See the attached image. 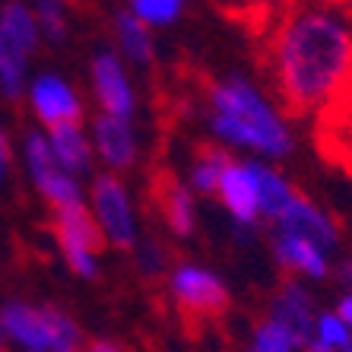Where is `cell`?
<instances>
[{
    "instance_id": "7",
    "label": "cell",
    "mask_w": 352,
    "mask_h": 352,
    "mask_svg": "<svg viewBox=\"0 0 352 352\" xmlns=\"http://www.w3.org/2000/svg\"><path fill=\"white\" fill-rule=\"evenodd\" d=\"M25 159H29V172H32L38 190L51 200V206H70V204H82L80 200V188L76 181L64 172L51 153L48 140L41 133H29L25 137Z\"/></svg>"
},
{
    "instance_id": "26",
    "label": "cell",
    "mask_w": 352,
    "mask_h": 352,
    "mask_svg": "<svg viewBox=\"0 0 352 352\" xmlns=\"http://www.w3.org/2000/svg\"><path fill=\"white\" fill-rule=\"evenodd\" d=\"M162 251L165 248H153V245H146L143 248V251H140V261H143V273H146V276H159V273H162Z\"/></svg>"
},
{
    "instance_id": "23",
    "label": "cell",
    "mask_w": 352,
    "mask_h": 352,
    "mask_svg": "<svg viewBox=\"0 0 352 352\" xmlns=\"http://www.w3.org/2000/svg\"><path fill=\"white\" fill-rule=\"evenodd\" d=\"M311 336L320 346H327V349H333V352L346 349V346L352 343L349 327H346L343 320H340V314H333V311H324L318 320H314V333Z\"/></svg>"
},
{
    "instance_id": "27",
    "label": "cell",
    "mask_w": 352,
    "mask_h": 352,
    "mask_svg": "<svg viewBox=\"0 0 352 352\" xmlns=\"http://www.w3.org/2000/svg\"><path fill=\"white\" fill-rule=\"evenodd\" d=\"M86 352H124V346L115 343V340H92L86 346Z\"/></svg>"
},
{
    "instance_id": "19",
    "label": "cell",
    "mask_w": 352,
    "mask_h": 352,
    "mask_svg": "<svg viewBox=\"0 0 352 352\" xmlns=\"http://www.w3.org/2000/svg\"><path fill=\"white\" fill-rule=\"evenodd\" d=\"M115 32L121 41L124 54L137 64H149L153 60V35H149V25L140 23L131 10H121L115 16Z\"/></svg>"
},
{
    "instance_id": "9",
    "label": "cell",
    "mask_w": 352,
    "mask_h": 352,
    "mask_svg": "<svg viewBox=\"0 0 352 352\" xmlns=\"http://www.w3.org/2000/svg\"><path fill=\"white\" fill-rule=\"evenodd\" d=\"M92 86H96V98H98V105L105 108V115L124 118V121L131 118L133 92H131V86H127L121 60H118L111 51H102V54L92 60Z\"/></svg>"
},
{
    "instance_id": "16",
    "label": "cell",
    "mask_w": 352,
    "mask_h": 352,
    "mask_svg": "<svg viewBox=\"0 0 352 352\" xmlns=\"http://www.w3.org/2000/svg\"><path fill=\"white\" fill-rule=\"evenodd\" d=\"M273 248H276V261L283 263L286 270L305 273V276H314V279H324L330 273L327 251L318 248L314 241H308V238L292 235V232H283Z\"/></svg>"
},
{
    "instance_id": "8",
    "label": "cell",
    "mask_w": 352,
    "mask_h": 352,
    "mask_svg": "<svg viewBox=\"0 0 352 352\" xmlns=\"http://www.w3.org/2000/svg\"><path fill=\"white\" fill-rule=\"evenodd\" d=\"M276 222L283 232L308 238V241H314V245L324 248V251L340 245V229L333 226V219L302 194H292V200L286 204V210L279 213Z\"/></svg>"
},
{
    "instance_id": "34",
    "label": "cell",
    "mask_w": 352,
    "mask_h": 352,
    "mask_svg": "<svg viewBox=\"0 0 352 352\" xmlns=\"http://www.w3.org/2000/svg\"><path fill=\"white\" fill-rule=\"evenodd\" d=\"M336 3H346V0H336Z\"/></svg>"
},
{
    "instance_id": "33",
    "label": "cell",
    "mask_w": 352,
    "mask_h": 352,
    "mask_svg": "<svg viewBox=\"0 0 352 352\" xmlns=\"http://www.w3.org/2000/svg\"><path fill=\"white\" fill-rule=\"evenodd\" d=\"M340 352H352V343H349V346H346V349H340Z\"/></svg>"
},
{
    "instance_id": "24",
    "label": "cell",
    "mask_w": 352,
    "mask_h": 352,
    "mask_svg": "<svg viewBox=\"0 0 352 352\" xmlns=\"http://www.w3.org/2000/svg\"><path fill=\"white\" fill-rule=\"evenodd\" d=\"M38 32H45L51 41H60L67 32V19H64V0H35L32 10Z\"/></svg>"
},
{
    "instance_id": "31",
    "label": "cell",
    "mask_w": 352,
    "mask_h": 352,
    "mask_svg": "<svg viewBox=\"0 0 352 352\" xmlns=\"http://www.w3.org/2000/svg\"><path fill=\"white\" fill-rule=\"evenodd\" d=\"M302 349H305V352H333V349H327V346H320L318 340H314V336H311V340H308V343L302 346Z\"/></svg>"
},
{
    "instance_id": "12",
    "label": "cell",
    "mask_w": 352,
    "mask_h": 352,
    "mask_svg": "<svg viewBox=\"0 0 352 352\" xmlns=\"http://www.w3.org/2000/svg\"><path fill=\"white\" fill-rule=\"evenodd\" d=\"M32 105H35V115L48 127L80 124L82 118V105L76 102V92L54 74H45L32 82Z\"/></svg>"
},
{
    "instance_id": "17",
    "label": "cell",
    "mask_w": 352,
    "mask_h": 352,
    "mask_svg": "<svg viewBox=\"0 0 352 352\" xmlns=\"http://www.w3.org/2000/svg\"><path fill=\"white\" fill-rule=\"evenodd\" d=\"M48 146L67 175H80L89 168L92 146H89V140H86V133L80 131V124H58V127H51Z\"/></svg>"
},
{
    "instance_id": "25",
    "label": "cell",
    "mask_w": 352,
    "mask_h": 352,
    "mask_svg": "<svg viewBox=\"0 0 352 352\" xmlns=\"http://www.w3.org/2000/svg\"><path fill=\"white\" fill-rule=\"evenodd\" d=\"M298 343L292 340L286 327H279L276 320H263L254 333V343H251V352H295Z\"/></svg>"
},
{
    "instance_id": "21",
    "label": "cell",
    "mask_w": 352,
    "mask_h": 352,
    "mask_svg": "<svg viewBox=\"0 0 352 352\" xmlns=\"http://www.w3.org/2000/svg\"><path fill=\"white\" fill-rule=\"evenodd\" d=\"M41 314H45V327H48L51 352H80L82 349V333L70 314H64L60 308H51V305H45Z\"/></svg>"
},
{
    "instance_id": "14",
    "label": "cell",
    "mask_w": 352,
    "mask_h": 352,
    "mask_svg": "<svg viewBox=\"0 0 352 352\" xmlns=\"http://www.w3.org/2000/svg\"><path fill=\"white\" fill-rule=\"evenodd\" d=\"M0 324H3V333L10 340H16L25 352H51L48 327H45L41 308H29L23 302H10L0 311Z\"/></svg>"
},
{
    "instance_id": "28",
    "label": "cell",
    "mask_w": 352,
    "mask_h": 352,
    "mask_svg": "<svg viewBox=\"0 0 352 352\" xmlns=\"http://www.w3.org/2000/svg\"><path fill=\"white\" fill-rule=\"evenodd\" d=\"M336 314H340V320H343L346 327H349V333H352V292H346V295H343V302H340Z\"/></svg>"
},
{
    "instance_id": "29",
    "label": "cell",
    "mask_w": 352,
    "mask_h": 352,
    "mask_svg": "<svg viewBox=\"0 0 352 352\" xmlns=\"http://www.w3.org/2000/svg\"><path fill=\"white\" fill-rule=\"evenodd\" d=\"M7 165H10V140H7V133L0 131V181L7 175Z\"/></svg>"
},
{
    "instance_id": "20",
    "label": "cell",
    "mask_w": 352,
    "mask_h": 352,
    "mask_svg": "<svg viewBox=\"0 0 352 352\" xmlns=\"http://www.w3.org/2000/svg\"><path fill=\"white\" fill-rule=\"evenodd\" d=\"M229 153L219 146H197L194 153V165H190V181L200 194H216L222 168L229 165Z\"/></svg>"
},
{
    "instance_id": "2",
    "label": "cell",
    "mask_w": 352,
    "mask_h": 352,
    "mask_svg": "<svg viewBox=\"0 0 352 352\" xmlns=\"http://www.w3.org/2000/svg\"><path fill=\"white\" fill-rule=\"evenodd\" d=\"M210 105H213V118H210L213 131L229 143L257 149L267 156H286L292 149L289 127L251 82L238 76L216 82L210 86Z\"/></svg>"
},
{
    "instance_id": "4",
    "label": "cell",
    "mask_w": 352,
    "mask_h": 352,
    "mask_svg": "<svg viewBox=\"0 0 352 352\" xmlns=\"http://www.w3.org/2000/svg\"><path fill=\"white\" fill-rule=\"evenodd\" d=\"M54 235H58L60 254L70 263V270L86 279L96 276V254L105 245V232H102L96 216L82 204L54 206Z\"/></svg>"
},
{
    "instance_id": "13",
    "label": "cell",
    "mask_w": 352,
    "mask_h": 352,
    "mask_svg": "<svg viewBox=\"0 0 352 352\" xmlns=\"http://www.w3.org/2000/svg\"><path fill=\"white\" fill-rule=\"evenodd\" d=\"M279 327H286L292 340L302 349L314 333V314H311V298L298 283H286L273 298V318Z\"/></svg>"
},
{
    "instance_id": "15",
    "label": "cell",
    "mask_w": 352,
    "mask_h": 352,
    "mask_svg": "<svg viewBox=\"0 0 352 352\" xmlns=\"http://www.w3.org/2000/svg\"><path fill=\"white\" fill-rule=\"evenodd\" d=\"M92 133H96V149L98 156L105 159L111 168H131L133 165V133L127 127L124 118H111V115H98L96 124H92Z\"/></svg>"
},
{
    "instance_id": "18",
    "label": "cell",
    "mask_w": 352,
    "mask_h": 352,
    "mask_svg": "<svg viewBox=\"0 0 352 352\" xmlns=\"http://www.w3.org/2000/svg\"><path fill=\"white\" fill-rule=\"evenodd\" d=\"M248 172H251V181H254V190H257V210L261 216L267 219H279V213L286 210V204L292 200L295 190L289 188L286 181L279 178L273 168L261 162H248Z\"/></svg>"
},
{
    "instance_id": "11",
    "label": "cell",
    "mask_w": 352,
    "mask_h": 352,
    "mask_svg": "<svg viewBox=\"0 0 352 352\" xmlns=\"http://www.w3.org/2000/svg\"><path fill=\"white\" fill-rule=\"evenodd\" d=\"M216 194H219L222 206L229 210V216L238 226H254L257 222L261 210H257V190H254V181H251V172H248V162L229 159V165L219 175Z\"/></svg>"
},
{
    "instance_id": "6",
    "label": "cell",
    "mask_w": 352,
    "mask_h": 352,
    "mask_svg": "<svg viewBox=\"0 0 352 352\" xmlns=\"http://www.w3.org/2000/svg\"><path fill=\"white\" fill-rule=\"evenodd\" d=\"M92 204H96L98 226L105 232V238L121 251H131L137 245V226H133L131 200L127 190L115 175H98L92 184Z\"/></svg>"
},
{
    "instance_id": "5",
    "label": "cell",
    "mask_w": 352,
    "mask_h": 352,
    "mask_svg": "<svg viewBox=\"0 0 352 352\" xmlns=\"http://www.w3.org/2000/svg\"><path fill=\"white\" fill-rule=\"evenodd\" d=\"M172 295L181 311L197 320H216L229 311V289L222 286V279L194 263L172 270Z\"/></svg>"
},
{
    "instance_id": "3",
    "label": "cell",
    "mask_w": 352,
    "mask_h": 352,
    "mask_svg": "<svg viewBox=\"0 0 352 352\" xmlns=\"http://www.w3.org/2000/svg\"><path fill=\"white\" fill-rule=\"evenodd\" d=\"M35 45H38V23L32 10L19 0H10L0 10V89L7 98L23 96L25 60Z\"/></svg>"
},
{
    "instance_id": "32",
    "label": "cell",
    "mask_w": 352,
    "mask_h": 352,
    "mask_svg": "<svg viewBox=\"0 0 352 352\" xmlns=\"http://www.w3.org/2000/svg\"><path fill=\"white\" fill-rule=\"evenodd\" d=\"M0 352H3V324H0Z\"/></svg>"
},
{
    "instance_id": "1",
    "label": "cell",
    "mask_w": 352,
    "mask_h": 352,
    "mask_svg": "<svg viewBox=\"0 0 352 352\" xmlns=\"http://www.w3.org/2000/svg\"><path fill=\"white\" fill-rule=\"evenodd\" d=\"M273 74L289 115H311L352 80V23L333 7L289 13L273 38Z\"/></svg>"
},
{
    "instance_id": "10",
    "label": "cell",
    "mask_w": 352,
    "mask_h": 352,
    "mask_svg": "<svg viewBox=\"0 0 352 352\" xmlns=\"http://www.w3.org/2000/svg\"><path fill=\"white\" fill-rule=\"evenodd\" d=\"M153 204H156L159 216L165 219V226L178 238H188L194 232V200H190V190L172 172H165V168L153 175Z\"/></svg>"
},
{
    "instance_id": "30",
    "label": "cell",
    "mask_w": 352,
    "mask_h": 352,
    "mask_svg": "<svg viewBox=\"0 0 352 352\" xmlns=\"http://www.w3.org/2000/svg\"><path fill=\"white\" fill-rule=\"evenodd\" d=\"M336 276H340V279L346 283V286L352 289V257H346V261L340 263V267H336Z\"/></svg>"
},
{
    "instance_id": "22",
    "label": "cell",
    "mask_w": 352,
    "mask_h": 352,
    "mask_svg": "<svg viewBox=\"0 0 352 352\" xmlns=\"http://www.w3.org/2000/svg\"><path fill=\"white\" fill-rule=\"evenodd\" d=\"M184 0H131V13L146 25H168L181 16Z\"/></svg>"
}]
</instances>
